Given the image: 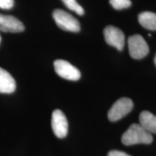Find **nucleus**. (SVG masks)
<instances>
[{"label":"nucleus","mask_w":156,"mask_h":156,"mask_svg":"<svg viewBox=\"0 0 156 156\" xmlns=\"http://www.w3.org/2000/svg\"><path fill=\"white\" fill-rule=\"evenodd\" d=\"M54 66L56 74L64 79L77 81L81 77V73L79 69L65 60H56Z\"/></svg>","instance_id":"nucleus-5"},{"label":"nucleus","mask_w":156,"mask_h":156,"mask_svg":"<svg viewBox=\"0 0 156 156\" xmlns=\"http://www.w3.org/2000/svg\"><path fill=\"white\" fill-rule=\"evenodd\" d=\"M14 6V0H0V8L10 9Z\"/></svg>","instance_id":"nucleus-14"},{"label":"nucleus","mask_w":156,"mask_h":156,"mask_svg":"<svg viewBox=\"0 0 156 156\" xmlns=\"http://www.w3.org/2000/svg\"><path fill=\"white\" fill-rule=\"evenodd\" d=\"M128 47L130 56L134 59L145 57L149 53V47L143 37L136 34L128 39Z\"/></svg>","instance_id":"nucleus-3"},{"label":"nucleus","mask_w":156,"mask_h":156,"mask_svg":"<svg viewBox=\"0 0 156 156\" xmlns=\"http://www.w3.org/2000/svg\"><path fill=\"white\" fill-rule=\"evenodd\" d=\"M24 30V25L15 17L0 14V30L6 33H20Z\"/></svg>","instance_id":"nucleus-8"},{"label":"nucleus","mask_w":156,"mask_h":156,"mask_svg":"<svg viewBox=\"0 0 156 156\" xmlns=\"http://www.w3.org/2000/svg\"><path fill=\"white\" fill-rule=\"evenodd\" d=\"M154 62H155V66H156V55H155V58H154Z\"/></svg>","instance_id":"nucleus-16"},{"label":"nucleus","mask_w":156,"mask_h":156,"mask_svg":"<svg viewBox=\"0 0 156 156\" xmlns=\"http://www.w3.org/2000/svg\"><path fill=\"white\" fill-rule=\"evenodd\" d=\"M153 140L152 134L137 124H132L122 136V143L125 145L151 144Z\"/></svg>","instance_id":"nucleus-1"},{"label":"nucleus","mask_w":156,"mask_h":156,"mask_svg":"<svg viewBox=\"0 0 156 156\" xmlns=\"http://www.w3.org/2000/svg\"><path fill=\"white\" fill-rule=\"evenodd\" d=\"M51 127L54 133L58 138H64L68 132L67 117L59 109H56L52 113Z\"/></svg>","instance_id":"nucleus-7"},{"label":"nucleus","mask_w":156,"mask_h":156,"mask_svg":"<svg viewBox=\"0 0 156 156\" xmlns=\"http://www.w3.org/2000/svg\"><path fill=\"white\" fill-rule=\"evenodd\" d=\"M66 7L70 10L75 12L77 15H83L85 12L84 9L77 2L76 0H62Z\"/></svg>","instance_id":"nucleus-12"},{"label":"nucleus","mask_w":156,"mask_h":156,"mask_svg":"<svg viewBox=\"0 0 156 156\" xmlns=\"http://www.w3.org/2000/svg\"><path fill=\"white\" fill-rule=\"evenodd\" d=\"M16 89V83L8 72L0 67V93H12Z\"/></svg>","instance_id":"nucleus-9"},{"label":"nucleus","mask_w":156,"mask_h":156,"mask_svg":"<svg viewBox=\"0 0 156 156\" xmlns=\"http://www.w3.org/2000/svg\"><path fill=\"white\" fill-rule=\"evenodd\" d=\"M132 101L128 98H122L114 103L109 110L108 117L111 122H117L128 114L133 108Z\"/></svg>","instance_id":"nucleus-4"},{"label":"nucleus","mask_w":156,"mask_h":156,"mask_svg":"<svg viewBox=\"0 0 156 156\" xmlns=\"http://www.w3.org/2000/svg\"><path fill=\"white\" fill-rule=\"evenodd\" d=\"M138 20L143 28L156 30V14L152 12H142L138 16Z\"/></svg>","instance_id":"nucleus-11"},{"label":"nucleus","mask_w":156,"mask_h":156,"mask_svg":"<svg viewBox=\"0 0 156 156\" xmlns=\"http://www.w3.org/2000/svg\"><path fill=\"white\" fill-rule=\"evenodd\" d=\"M109 2H110L111 5L117 10L128 8L132 5V2L130 0H110Z\"/></svg>","instance_id":"nucleus-13"},{"label":"nucleus","mask_w":156,"mask_h":156,"mask_svg":"<svg viewBox=\"0 0 156 156\" xmlns=\"http://www.w3.org/2000/svg\"><path fill=\"white\" fill-rule=\"evenodd\" d=\"M53 18L57 26L62 30L74 33H77L80 30L79 21L63 9H55L53 12Z\"/></svg>","instance_id":"nucleus-2"},{"label":"nucleus","mask_w":156,"mask_h":156,"mask_svg":"<svg viewBox=\"0 0 156 156\" xmlns=\"http://www.w3.org/2000/svg\"><path fill=\"white\" fill-rule=\"evenodd\" d=\"M103 34H104L105 40L108 45L114 46L119 51H122L124 48L125 37L124 33L119 28L109 25L105 28Z\"/></svg>","instance_id":"nucleus-6"},{"label":"nucleus","mask_w":156,"mask_h":156,"mask_svg":"<svg viewBox=\"0 0 156 156\" xmlns=\"http://www.w3.org/2000/svg\"><path fill=\"white\" fill-rule=\"evenodd\" d=\"M1 40H2V38H1V36H0V44H1Z\"/></svg>","instance_id":"nucleus-17"},{"label":"nucleus","mask_w":156,"mask_h":156,"mask_svg":"<svg viewBox=\"0 0 156 156\" xmlns=\"http://www.w3.org/2000/svg\"><path fill=\"white\" fill-rule=\"evenodd\" d=\"M140 124L151 134H156V116L144 111L140 115Z\"/></svg>","instance_id":"nucleus-10"},{"label":"nucleus","mask_w":156,"mask_h":156,"mask_svg":"<svg viewBox=\"0 0 156 156\" xmlns=\"http://www.w3.org/2000/svg\"><path fill=\"white\" fill-rule=\"evenodd\" d=\"M107 156H131L124 152L119 151H112L108 153Z\"/></svg>","instance_id":"nucleus-15"}]
</instances>
